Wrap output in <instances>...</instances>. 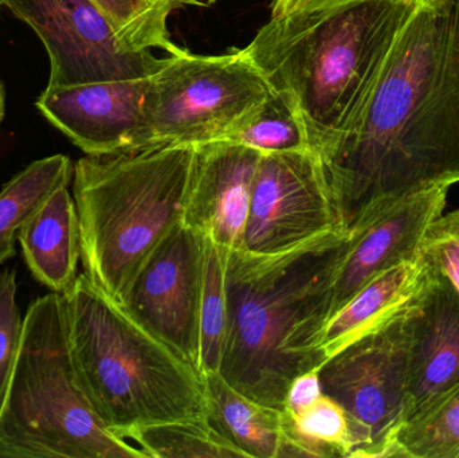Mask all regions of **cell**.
<instances>
[{"label":"cell","mask_w":459,"mask_h":458,"mask_svg":"<svg viewBox=\"0 0 459 458\" xmlns=\"http://www.w3.org/2000/svg\"><path fill=\"white\" fill-rule=\"evenodd\" d=\"M418 2L423 3L426 2V0H418Z\"/></svg>","instance_id":"32"},{"label":"cell","mask_w":459,"mask_h":458,"mask_svg":"<svg viewBox=\"0 0 459 458\" xmlns=\"http://www.w3.org/2000/svg\"><path fill=\"white\" fill-rule=\"evenodd\" d=\"M406 312L351 341L318 368L323 394L336 401L350 419L352 457H388L406 424Z\"/></svg>","instance_id":"8"},{"label":"cell","mask_w":459,"mask_h":458,"mask_svg":"<svg viewBox=\"0 0 459 458\" xmlns=\"http://www.w3.org/2000/svg\"><path fill=\"white\" fill-rule=\"evenodd\" d=\"M18 281L13 269L0 272V408L21 350L24 316L18 301Z\"/></svg>","instance_id":"26"},{"label":"cell","mask_w":459,"mask_h":458,"mask_svg":"<svg viewBox=\"0 0 459 458\" xmlns=\"http://www.w3.org/2000/svg\"><path fill=\"white\" fill-rule=\"evenodd\" d=\"M418 0H272L246 46L317 155L352 123Z\"/></svg>","instance_id":"2"},{"label":"cell","mask_w":459,"mask_h":458,"mask_svg":"<svg viewBox=\"0 0 459 458\" xmlns=\"http://www.w3.org/2000/svg\"><path fill=\"white\" fill-rule=\"evenodd\" d=\"M228 140L255 148L262 153L312 150L301 118L277 93L255 117Z\"/></svg>","instance_id":"25"},{"label":"cell","mask_w":459,"mask_h":458,"mask_svg":"<svg viewBox=\"0 0 459 458\" xmlns=\"http://www.w3.org/2000/svg\"><path fill=\"white\" fill-rule=\"evenodd\" d=\"M37 34L50 64L48 88L150 77L163 58L124 48L91 0H4Z\"/></svg>","instance_id":"9"},{"label":"cell","mask_w":459,"mask_h":458,"mask_svg":"<svg viewBox=\"0 0 459 458\" xmlns=\"http://www.w3.org/2000/svg\"><path fill=\"white\" fill-rule=\"evenodd\" d=\"M4 7V0H0V8Z\"/></svg>","instance_id":"31"},{"label":"cell","mask_w":459,"mask_h":458,"mask_svg":"<svg viewBox=\"0 0 459 458\" xmlns=\"http://www.w3.org/2000/svg\"><path fill=\"white\" fill-rule=\"evenodd\" d=\"M5 116V88L3 81L0 80V125H2L3 120Z\"/></svg>","instance_id":"29"},{"label":"cell","mask_w":459,"mask_h":458,"mask_svg":"<svg viewBox=\"0 0 459 458\" xmlns=\"http://www.w3.org/2000/svg\"><path fill=\"white\" fill-rule=\"evenodd\" d=\"M388 457L459 458V385L402 427Z\"/></svg>","instance_id":"24"},{"label":"cell","mask_w":459,"mask_h":458,"mask_svg":"<svg viewBox=\"0 0 459 458\" xmlns=\"http://www.w3.org/2000/svg\"><path fill=\"white\" fill-rule=\"evenodd\" d=\"M420 255L459 292V209L437 218L423 237Z\"/></svg>","instance_id":"27"},{"label":"cell","mask_w":459,"mask_h":458,"mask_svg":"<svg viewBox=\"0 0 459 458\" xmlns=\"http://www.w3.org/2000/svg\"><path fill=\"white\" fill-rule=\"evenodd\" d=\"M321 394H323V390H321L318 370L302 374V376H297L289 386L283 410L299 413L315 403Z\"/></svg>","instance_id":"28"},{"label":"cell","mask_w":459,"mask_h":458,"mask_svg":"<svg viewBox=\"0 0 459 458\" xmlns=\"http://www.w3.org/2000/svg\"><path fill=\"white\" fill-rule=\"evenodd\" d=\"M16 239L32 279L50 292L66 295L80 276L81 263L80 218L69 187L51 194Z\"/></svg>","instance_id":"16"},{"label":"cell","mask_w":459,"mask_h":458,"mask_svg":"<svg viewBox=\"0 0 459 458\" xmlns=\"http://www.w3.org/2000/svg\"><path fill=\"white\" fill-rule=\"evenodd\" d=\"M230 250L204 236V287L199 316V362L202 376L217 374L222 366L228 335L226 271Z\"/></svg>","instance_id":"22"},{"label":"cell","mask_w":459,"mask_h":458,"mask_svg":"<svg viewBox=\"0 0 459 458\" xmlns=\"http://www.w3.org/2000/svg\"><path fill=\"white\" fill-rule=\"evenodd\" d=\"M150 458L110 433L78 381L65 298L30 303L21 350L0 408V458Z\"/></svg>","instance_id":"6"},{"label":"cell","mask_w":459,"mask_h":458,"mask_svg":"<svg viewBox=\"0 0 459 458\" xmlns=\"http://www.w3.org/2000/svg\"><path fill=\"white\" fill-rule=\"evenodd\" d=\"M70 354L104 427L128 438L137 428L207 419L201 371L80 273L62 295Z\"/></svg>","instance_id":"4"},{"label":"cell","mask_w":459,"mask_h":458,"mask_svg":"<svg viewBox=\"0 0 459 458\" xmlns=\"http://www.w3.org/2000/svg\"><path fill=\"white\" fill-rule=\"evenodd\" d=\"M337 226L459 183V0H426L344 134L318 155Z\"/></svg>","instance_id":"1"},{"label":"cell","mask_w":459,"mask_h":458,"mask_svg":"<svg viewBox=\"0 0 459 458\" xmlns=\"http://www.w3.org/2000/svg\"><path fill=\"white\" fill-rule=\"evenodd\" d=\"M193 2L195 3V5H210L217 3L218 0H193Z\"/></svg>","instance_id":"30"},{"label":"cell","mask_w":459,"mask_h":458,"mask_svg":"<svg viewBox=\"0 0 459 458\" xmlns=\"http://www.w3.org/2000/svg\"><path fill=\"white\" fill-rule=\"evenodd\" d=\"M430 268L425 288L406 312L410 343L406 424L459 385V292L445 274Z\"/></svg>","instance_id":"13"},{"label":"cell","mask_w":459,"mask_h":458,"mask_svg":"<svg viewBox=\"0 0 459 458\" xmlns=\"http://www.w3.org/2000/svg\"><path fill=\"white\" fill-rule=\"evenodd\" d=\"M339 229L313 150L262 153L251 188L243 249L277 253Z\"/></svg>","instance_id":"10"},{"label":"cell","mask_w":459,"mask_h":458,"mask_svg":"<svg viewBox=\"0 0 459 458\" xmlns=\"http://www.w3.org/2000/svg\"><path fill=\"white\" fill-rule=\"evenodd\" d=\"M74 163L64 153L27 164L0 190V265L15 257L18 233L58 188L69 187Z\"/></svg>","instance_id":"19"},{"label":"cell","mask_w":459,"mask_h":458,"mask_svg":"<svg viewBox=\"0 0 459 458\" xmlns=\"http://www.w3.org/2000/svg\"><path fill=\"white\" fill-rule=\"evenodd\" d=\"M353 437L344 409L321 394L299 413L282 410V437L277 458L352 457Z\"/></svg>","instance_id":"20"},{"label":"cell","mask_w":459,"mask_h":458,"mask_svg":"<svg viewBox=\"0 0 459 458\" xmlns=\"http://www.w3.org/2000/svg\"><path fill=\"white\" fill-rule=\"evenodd\" d=\"M273 96L246 48L221 56L182 48L148 77L144 120L151 147L228 140Z\"/></svg>","instance_id":"7"},{"label":"cell","mask_w":459,"mask_h":458,"mask_svg":"<svg viewBox=\"0 0 459 458\" xmlns=\"http://www.w3.org/2000/svg\"><path fill=\"white\" fill-rule=\"evenodd\" d=\"M204 381L210 424L248 458H277L282 410L240 394L221 373L204 376Z\"/></svg>","instance_id":"18"},{"label":"cell","mask_w":459,"mask_h":458,"mask_svg":"<svg viewBox=\"0 0 459 458\" xmlns=\"http://www.w3.org/2000/svg\"><path fill=\"white\" fill-rule=\"evenodd\" d=\"M261 151L221 140L198 145L183 223L221 246L243 249Z\"/></svg>","instance_id":"15"},{"label":"cell","mask_w":459,"mask_h":458,"mask_svg":"<svg viewBox=\"0 0 459 458\" xmlns=\"http://www.w3.org/2000/svg\"><path fill=\"white\" fill-rule=\"evenodd\" d=\"M450 186L399 202L350 234L347 253L334 284L333 312L388 269L420 255L431 223L444 214Z\"/></svg>","instance_id":"14"},{"label":"cell","mask_w":459,"mask_h":458,"mask_svg":"<svg viewBox=\"0 0 459 458\" xmlns=\"http://www.w3.org/2000/svg\"><path fill=\"white\" fill-rule=\"evenodd\" d=\"M126 440L134 441L150 458H248L207 419L137 428Z\"/></svg>","instance_id":"23"},{"label":"cell","mask_w":459,"mask_h":458,"mask_svg":"<svg viewBox=\"0 0 459 458\" xmlns=\"http://www.w3.org/2000/svg\"><path fill=\"white\" fill-rule=\"evenodd\" d=\"M431 268L422 255L372 280L329 319L321 343L325 362L364 333L410 308L422 292Z\"/></svg>","instance_id":"17"},{"label":"cell","mask_w":459,"mask_h":458,"mask_svg":"<svg viewBox=\"0 0 459 458\" xmlns=\"http://www.w3.org/2000/svg\"><path fill=\"white\" fill-rule=\"evenodd\" d=\"M148 77L48 88L35 107L86 156H116L151 148L144 120Z\"/></svg>","instance_id":"12"},{"label":"cell","mask_w":459,"mask_h":458,"mask_svg":"<svg viewBox=\"0 0 459 458\" xmlns=\"http://www.w3.org/2000/svg\"><path fill=\"white\" fill-rule=\"evenodd\" d=\"M107 16L118 40L132 51L179 53L169 31L175 10L195 5L193 0H91Z\"/></svg>","instance_id":"21"},{"label":"cell","mask_w":459,"mask_h":458,"mask_svg":"<svg viewBox=\"0 0 459 458\" xmlns=\"http://www.w3.org/2000/svg\"><path fill=\"white\" fill-rule=\"evenodd\" d=\"M198 145L169 144L74 163L83 274L123 306L145 261L183 223Z\"/></svg>","instance_id":"5"},{"label":"cell","mask_w":459,"mask_h":458,"mask_svg":"<svg viewBox=\"0 0 459 458\" xmlns=\"http://www.w3.org/2000/svg\"><path fill=\"white\" fill-rule=\"evenodd\" d=\"M348 244L334 229L282 252H230L220 371L230 386L283 410L291 382L325 363L321 343Z\"/></svg>","instance_id":"3"},{"label":"cell","mask_w":459,"mask_h":458,"mask_svg":"<svg viewBox=\"0 0 459 458\" xmlns=\"http://www.w3.org/2000/svg\"><path fill=\"white\" fill-rule=\"evenodd\" d=\"M202 287L204 236L180 223L145 261L123 304L196 368Z\"/></svg>","instance_id":"11"}]
</instances>
